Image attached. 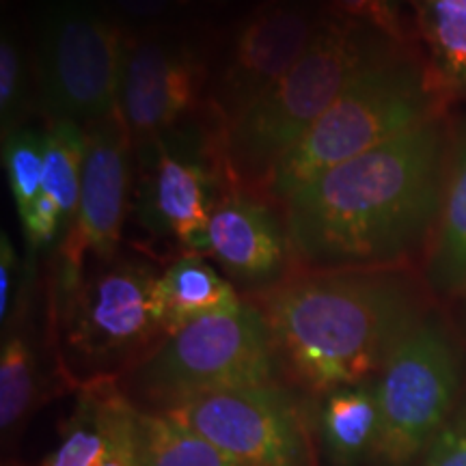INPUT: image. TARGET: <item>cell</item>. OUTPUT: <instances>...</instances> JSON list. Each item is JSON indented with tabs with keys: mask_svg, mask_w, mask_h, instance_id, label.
Segmentation results:
<instances>
[{
	"mask_svg": "<svg viewBox=\"0 0 466 466\" xmlns=\"http://www.w3.org/2000/svg\"><path fill=\"white\" fill-rule=\"evenodd\" d=\"M311 408L319 466H367L378 430L376 380L326 393Z\"/></svg>",
	"mask_w": 466,
	"mask_h": 466,
	"instance_id": "15",
	"label": "cell"
},
{
	"mask_svg": "<svg viewBox=\"0 0 466 466\" xmlns=\"http://www.w3.org/2000/svg\"><path fill=\"white\" fill-rule=\"evenodd\" d=\"M85 145V126L74 121H55L44 132V190L39 199L50 203L61 217L63 240L78 217Z\"/></svg>",
	"mask_w": 466,
	"mask_h": 466,
	"instance_id": "20",
	"label": "cell"
},
{
	"mask_svg": "<svg viewBox=\"0 0 466 466\" xmlns=\"http://www.w3.org/2000/svg\"><path fill=\"white\" fill-rule=\"evenodd\" d=\"M434 108L436 93L425 69L389 52L363 69L283 156L264 195L283 203L318 175L434 119Z\"/></svg>",
	"mask_w": 466,
	"mask_h": 466,
	"instance_id": "5",
	"label": "cell"
},
{
	"mask_svg": "<svg viewBox=\"0 0 466 466\" xmlns=\"http://www.w3.org/2000/svg\"><path fill=\"white\" fill-rule=\"evenodd\" d=\"M3 167L22 223L44 190V132L20 127L3 138Z\"/></svg>",
	"mask_w": 466,
	"mask_h": 466,
	"instance_id": "23",
	"label": "cell"
},
{
	"mask_svg": "<svg viewBox=\"0 0 466 466\" xmlns=\"http://www.w3.org/2000/svg\"><path fill=\"white\" fill-rule=\"evenodd\" d=\"M26 268L20 266L17 250L11 238L3 231L0 236V322L3 326L14 316V309L25 288Z\"/></svg>",
	"mask_w": 466,
	"mask_h": 466,
	"instance_id": "28",
	"label": "cell"
},
{
	"mask_svg": "<svg viewBox=\"0 0 466 466\" xmlns=\"http://www.w3.org/2000/svg\"><path fill=\"white\" fill-rule=\"evenodd\" d=\"M208 3H212V5H229V3H233V0H208Z\"/></svg>",
	"mask_w": 466,
	"mask_h": 466,
	"instance_id": "31",
	"label": "cell"
},
{
	"mask_svg": "<svg viewBox=\"0 0 466 466\" xmlns=\"http://www.w3.org/2000/svg\"><path fill=\"white\" fill-rule=\"evenodd\" d=\"M208 255L238 289L250 296L294 275L296 255L285 217L244 188L227 192L209 218Z\"/></svg>",
	"mask_w": 466,
	"mask_h": 466,
	"instance_id": "13",
	"label": "cell"
},
{
	"mask_svg": "<svg viewBox=\"0 0 466 466\" xmlns=\"http://www.w3.org/2000/svg\"><path fill=\"white\" fill-rule=\"evenodd\" d=\"M460 311H462V326H464V333H466V285H464V289L460 291Z\"/></svg>",
	"mask_w": 466,
	"mask_h": 466,
	"instance_id": "30",
	"label": "cell"
},
{
	"mask_svg": "<svg viewBox=\"0 0 466 466\" xmlns=\"http://www.w3.org/2000/svg\"><path fill=\"white\" fill-rule=\"evenodd\" d=\"M208 85L201 48L173 28L126 35L116 113L141 145L199 113Z\"/></svg>",
	"mask_w": 466,
	"mask_h": 466,
	"instance_id": "12",
	"label": "cell"
},
{
	"mask_svg": "<svg viewBox=\"0 0 466 466\" xmlns=\"http://www.w3.org/2000/svg\"><path fill=\"white\" fill-rule=\"evenodd\" d=\"M329 15V0H264L244 17L209 86L206 110L220 130L300 61Z\"/></svg>",
	"mask_w": 466,
	"mask_h": 466,
	"instance_id": "11",
	"label": "cell"
},
{
	"mask_svg": "<svg viewBox=\"0 0 466 466\" xmlns=\"http://www.w3.org/2000/svg\"><path fill=\"white\" fill-rule=\"evenodd\" d=\"M85 165L74 231L96 259L119 255L132 208L134 141L119 113L85 126Z\"/></svg>",
	"mask_w": 466,
	"mask_h": 466,
	"instance_id": "14",
	"label": "cell"
},
{
	"mask_svg": "<svg viewBox=\"0 0 466 466\" xmlns=\"http://www.w3.org/2000/svg\"><path fill=\"white\" fill-rule=\"evenodd\" d=\"M248 300L266 319L281 380L313 401L376 380L428 313L415 283L391 268L302 270Z\"/></svg>",
	"mask_w": 466,
	"mask_h": 466,
	"instance_id": "2",
	"label": "cell"
},
{
	"mask_svg": "<svg viewBox=\"0 0 466 466\" xmlns=\"http://www.w3.org/2000/svg\"><path fill=\"white\" fill-rule=\"evenodd\" d=\"M97 466H143L141 410L132 406L124 393L116 401L106 453Z\"/></svg>",
	"mask_w": 466,
	"mask_h": 466,
	"instance_id": "26",
	"label": "cell"
},
{
	"mask_svg": "<svg viewBox=\"0 0 466 466\" xmlns=\"http://www.w3.org/2000/svg\"><path fill=\"white\" fill-rule=\"evenodd\" d=\"M162 270L119 253L86 266L69 305L48 319L61 376L69 387L116 380L167 335Z\"/></svg>",
	"mask_w": 466,
	"mask_h": 466,
	"instance_id": "4",
	"label": "cell"
},
{
	"mask_svg": "<svg viewBox=\"0 0 466 466\" xmlns=\"http://www.w3.org/2000/svg\"><path fill=\"white\" fill-rule=\"evenodd\" d=\"M130 214L149 238L184 255H208L209 218L236 188L227 171L223 130L208 110L134 145Z\"/></svg>",
	"mask_w": 466,
	"mask_h": 466,
	"instance_id": "7",
	"label": "cell"
},
{
	"mask_svg": "<svg viewBox=\"0 0 466 466\" xmlns=\"http://www.w3.org/2000/svg\"><path fill=\"white\" fill-rule=\"evenodd\" d=\"M450 143L439 116L330 168L283 206L307 270L391 268L439 225Z\"/></svg>",
	"mask_w": 466,
	"mask_h": 466,
	"instance_id": "1",
	"label": "cell"
},
{
	"mask_svg": "<svg viewBox=\"0 0 466 466\" xmlns=\"http://www.w3.org/2000/svg\"><path fill=\"white\" fill-rule=\"evenodd\" d=\"M162 302H165L167 335L199 318L229 313L242 307V294L229 279L203 255H179L162 270Z\"/></svg>",
	"mask_w": 466,
	"mask_h": 466,
	"instance_id": "17",
	"label": "cell"
},
{
	"mask_svg": "<svg viewBox=\"0 0 466 466\" xmlns=\"http://www.w3.org/2000/svg\"><path fill=\"white\" fill-rule=\"evenodd\" d=\"M44 395L42 360L26 324V313L3 329L0 346V430L3 442L20 432Z\"/></svg>",
	"mask_w": 466,
	"mask_h": 466,
	"instance_id": "19",
	"label": "cell"
},
{
	"mask_svg": "<svg viewBox=\"0 0 466 466\" xmlns=\"http://www.w3.org/2000/svg\"><path fill=\"white\" fill-rule=\"evenodd\" d=\"M116 14L143 28H158L165 17L184 7L188 0H110Z\"/></svg>",
	"mask_w": 466,
	"mask_h": 466,
	"instance_id": "29",
	"label": "cell"
},
{
	"mask_svg": "<svg viewBox=\"0 0 466 466\" xmlns=\"http://www.w3.org/2000/svg\"><path fill=\"white\" fill-rule=\"evenodd\" d=\"M412 466H466V389L451 417Z\"/></svg>",
	"mask_w": 466,
	"mask_h": 466,
	"instance_id": "27",
	"label": "cell"
},
{
	"mask_svg": "<svg viewBox=\"0 0 466 466\" xmlns=\"http://www.w3.org/2000/svg\"><path fill=\"white\" fill-rule=\"evenodd\" d=\"M330 14L380 33L395 46H404L408 28L401 17V0H329Z\"/></svg>",
	"mask_w": 466,
	"mask_h": 466,
	"instance_id": "25",
	"label": "cell"
},
{
	"mask_svg": "<svg viewBox=\"0 0 466 466\" xmlns=\"http://www.w3.org/2000/svg\"><path fill=\"white\" fill-rule=\"evenodd\" d=\"M466 389L462 346L439 313L404 335L376 376L378 430L367 466H412Z\"/></svg>",
	"mask_w": 466,
	"mask_h": 466,
	"instance_id": "8",
	"label": "cell"
},
{
	"mask_svg": "<svg viewBox=\"0 0 466 466\" xmlns=\"http://www.w3.org/2000/svg\"><path fill=\"white\" fill-rule=\"evenodd\" d=\"M281 380L266 319L253 300L165 335L116 378L141 412H168L201 395Z\"/></svg>",
	"mask_w": 466,
	"mask_h": 466,
	"instance_id": "6",
	"label": "cell"
},
{
	"mask_svg": "<svg viewBox=\"0 0 466 466\" xmlns=\"http://www.w3.org/2000/svg\"><path fill=\"white\" fill-rule=\"evenodd\" d=\"M126 35L93 0L46 5L37 33V89L48 124L89 126L115 113Z\"/></svg>",
	"mask_w": 466,
	"mask_h": 466,
	"instance_id": "9",
	"label": "cell"
},
{
	"mask_svg": "<svg viewBox=\"0 0 466 466\" xmlns=\"http://www.w3.org/2000/svg\"><path fill=\"white\" fill-rule=\"evenodd\" d=\"M121 389L116 380H96L76 389V406L61 439L39 466H97L106 453Z\"/></svg>",
	"mask_w": 466,
	"mask_h": 466,
	"instance_id": "18",
	"label": "cell"
},
{
	"mask_svg": "<svg viewBox=\"0 0 466 466\" xmlns=\"http://www.w3.org/2000/svg\"><path fill=\"white\" fill-rule=\"evenodd\" d=\"M428 283L441 296H456L466 285V121L450 151L445 195L428 261Z\"/></svg>",
	"mask_w": 466,
	"mask_h": 466,
	"instance_id": "16",
	"label": "cell"
},
{
	"mask_svg": "<svg viewBox=\"0 0 466 466\" xmlns=\"http://www.w3.org/2000/svg\"><path fill=\"white\" fill-rule=\"evenodd\" d=\"M143 466H242L201 434L162 412H141Z\"/></svg>",
	"mask_w": 466,
	"mask_h": 466,
	"instance_id": "22",
	"label": "cell"
},
{
	"mask_svg": "<svg viewBox=\"0 0 466 466\" xmlns=\"http://www.w3.org/2000/svg\"><path fill=\"white\" fill-rule=\"evenodd\" d=\"M415 11L434 69L451 91L466 96V0H406Z\"/></svg>",
	"mask_w": 466,
	"mask_h": 466,
	"instance_id": "21",
	"label": "cell"
},
{
	"mask_svg": "<svg viewBox=\"0 0 466 466\" xmlns=\"http://www.w3.org/2000/svg\"><path fill=\"white\" fill-rule=\"evenodd\" d=\"M283 380L214 391L162 412L242 466H319L313 408Z\"/></svg>",
	"mask_w": 466,
	"mask_h": 466,
	"instance_id": "10",
	"label": "cell"
},
{
	"mask_svg": "<svg viewBox=\"0 0 466 466\" xmlns=\"http://www.w3.org/2000/svg\"><path fill=\"white\" fill-rule=\"evenodd\" d=\"M400 46L357 22L329 15L300 61L223 127L236 188L261 190L283 156L316 126L357 76Z\"/></svg>",
	"mask_w": 466,
	"mask_h": 466,
	"instance_id": "3",
	"label": "cell"
},
{
	"mask_svg": "<svg viewBox=\"0 0 466 466\" xmlns=\"http://www.w3.org/2000/svg\"><path fill=\"white\" fill-rule=\"evenodd\" d=\"M28 72L20 44L11 28L0 35V132L7 138L25 127L28 113Z\"/></svg>",
	"mask_w": 466,
	"mask_h": 466,
	"instance_id": "24",
	"label": "cell"
}]
</instances>
